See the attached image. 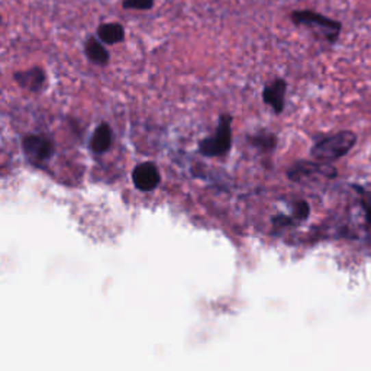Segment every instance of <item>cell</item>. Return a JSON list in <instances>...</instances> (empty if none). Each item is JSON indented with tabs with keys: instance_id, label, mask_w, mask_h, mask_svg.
<instances>
[{
	"instance_id": "12",
	"label": "cell",
	"mask_w": 371,
	"mask_h": 371,
	"mask_svg": "<svg viewBox=\"0 0 371 371\" xmlns=\"http://www.w3.org/2000/svg\"><path fill=\"white\" fill-rule=\"evenodd\" d=\"M248 141L253 146L258 148V150H261V151H273L274 148L277 146L276 133L270 132L267 129H261V131L250 135Z\"/></svg>"
},
{
	"instance_id": "3",
	"label": "cell",
	"mask_w": 371,
	"mask_h": 371,
	"mask_svg": "<svg viewBox=\"0 0 371 371\" xmlns=\"http://www.w3.org/2000/svg\"><path fill=\"white\" fill-rule=\"evenodd\" d=\"M232 115L220 114L218 127L210 137L199 142V153L205 157H222L231 151L232 148Z\"/></svg>"
},
{
	"instance_id": "10",
	"label": "cell",
	"mask_w": 371,
	"mask_h": 371,
	"mask_svg": "<svg viewBox=\"0 0 371 371\" xmlns=\"http://www.w3.org/2000/svg\"><path fill=\"white\" fill-rule=\"evenodd\" d=\"M96 36L106 47H112L125 42L127 31L120 22H103L97 27Z\"/></svg>"
},
{
	"instance_id": "13",
	"label": "cell",
	"mask_w": 371,
	"mask_h": 371,
	"mask_svg": "<svg viewBox=\"0 0 371 371\" xmlns=\"http://www.w3.org/2000/svg\"><path fill=\"white\" fill-rule=\"evenodd\" d=\"M154 5H155V0H122L123 10L148 12L154 8Z\"/></svg>"
},
{
	"instance_id": "2",
	"label": "cell",
	"mask_w": 371,
	"mask_h": 371,
	"mask_svg": "<svg viewBox=\"0 0 371 371\" xmlns=\"http://www.w3.org/2000/svg\"><path fill=\"white\" fill-rule=\"evenodd\" d=\"M357 144V135L350 131H340L333 135L319 140L311 150V155L316 162L332 163L347 155Z\"/></svg>"
},
{
	"instance_id": "15",
	"label": "cell",
	"mask_w": 371,
	"mask_h": 371,
	"mask_svg": "<svg viewBox=\"0 0 371 371\" xmlns=\"http://www.w3.org/2000/svg\"><path fill=\"white\" fill-rule=\"evenodd\" d=\"M364 207H366V212H367V219H368V222L371 224V202L364 203Z\"/></svg>"
},
{
	"instance_id": "14",
	"label": "cell",
	"mask_w": 371,
	"mask_h": 371,
	"mask_svg": "<svg viewBox=\"0 0 371 371\" xmlns=\"http://www.w3.org/2000/svg\"><path fill=\"white\" fill-rule=\"evenodd\" d=\"M294 216L298 219H306L309 216V205L303 201L298 202L294 205Z\"/></svg>"
},
{
	"instance_id": "9",
	"label": "cell",
	"mask_w": 371,
	"mask_h": 371,
	"mask_svg": "<svg viewBox=\"0 0 371 371\" xmlns=\"http://www.w3.org/2000/svg\"><path fill=\"white\" fill-rule=\"evenodd\" d=\"M83 51L90 64L96 67H106L110 61V53L107 47L94 35L88 36L83 44Z\"/></svg>"
},
{
	"instance_id": "4",
	"label": "cell",
	"mask_w": 371,
	"mask_h": 371,
	"mask_svg": "<svg viewBox=\"0 0 371 371\" xmlns=\"http://www.w3.org/2000/svg\"><path fill=\"white\" fill-rule=\"evenodd\" d=\"M22 150L32 164H44L54 155L55 146L53 140L42 133H29L22 138Z\"/></svg>"
},
{
	"instance_id": "1",
	"label": "cell",
	"mask_w": 371,
	"mask_h": 371,
	"mask_svg": "<svg viewBox=\"0 0 371 371\" xmlns=\"http://www.w3.org/2000/svg\"><path fill=\"white\" fill-rule=\"evenodd\" d=\"M290 21L298 28L311 31L318 40L335 45L342 34V23L312 9H296L290 14Z\"/></svg>"
},
{
	"instance_id": "11",
	"label": "cell",
	"mask_w": 371,
	"mask_h": 371,
	"mask_svg": "<svg viewBox=\"0 0 371 371\" xmlns=\"http://www.w3.org/2000/svg\"><path fill=\"white\" fill-rule=\"evenodd\" d=\"M114 141V132L107 122H101L93 131L90 138V150L94 154H105L112 146Z\"/></svg>"
},
{
	"instance_id": "8",
	"label": "cell",
	"mask_w": 371,
	"mask_h": 371,
	"mask_svg": "<svg viewBox=\"0 0 371 371\" xmlns=\"http://www.w3.org/2000/svg\"><path fill=\"white\" fill-rule=\"evenodd\" d=\"M132 181L138 190L151 192L158 188L159 181H162V176H159V171L154 163L145 162L133 168Z\"/></svg>"
},
{
	"instance_id": "7",
	"label": "cell",
	"mask_w": 371,
	"mask_h": 371,
	"mask_svg": "<svg viewBox=\"0 0 371 371\" xmlns=\"http://www.w3.org/2000/svg\"><path fill=\"white\" fill-rule=\"evenodd\" d=\"M289 89V83L286 79L283 77H276L271 80L270 83H266L263 92H261V99L263 103L273 110L274 115H281L286 109V94Z\"/></svg>"
},
{
	"instance_id": "5",
	"label": "cell",
	"mask_w": 371,
	"mask_h": 371,
	"mask_svg": "<svg viewBox=\"0 0 371 371\" xmlns=\"http://www.w3.org/2000/svg\"><path fill=\"white\" fill-rule=\"evenodd\" d=\"M337 176L335 167L322 162H299L289 170V177L293 181H306L316 179H333Z\"/></svg>"
},
{
	"instance_id": "6",
	"label": "cell",
	"mask_w": 371,
	"mask_h": 371,
	"mask_svg": "<svg viewBox=\"0 0 371 371\" xmlns=\"http://www.w3.org/2000/svg\"><path fill=\"white\" fill-rule=\"evenodd\" d=\"M12 79L25 92L40 94L45 90L48 74L41 66H32L27 70H18L12 74Z\"/></svg>"
}]
</instances>
